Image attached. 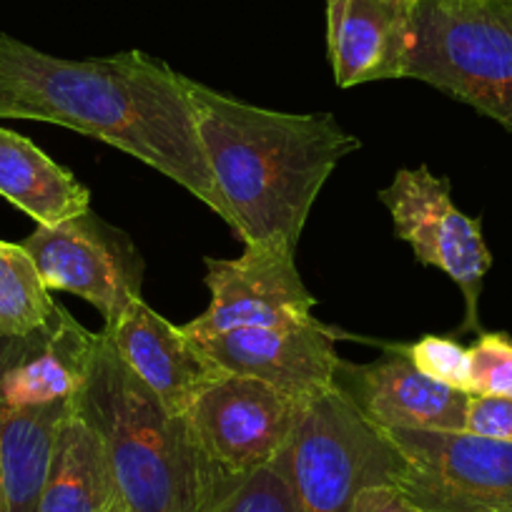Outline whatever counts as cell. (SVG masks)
Here are the masks:
<instances>
[{"label": "cell", "instance_id": "cell-1", "mask_svg": "<svg viewBox=\"0 0 512 512\" xmlns=\"http://www.w3.org/2000/svg\"><path fill=\"white\" fill-rule=\"evenodd\" d=\"M189 81L144 51L71 61L0 33V118L56 123L106 141L229 224L201 149Z\"/></svg>", "mask_w": 512, "mask_h": 512}, {"label": "cell", "instance_id": "cell-2", "mask_svg": "<svg viewBox=\"0 0 512 512\" xmlns=\"http://www.w3.org/2000/svg\"><path fill=\"white\" fill-rule=\"evenodd\" d=\"M196 131L241 244L297 249L319 191L362 141L332 113H284L189 81Z\"/></svg>", "mask_w": 512, "mask_h": 512}, {"label": "cell", "instance_id": "cell-3", "mask_svg": "<svg viewBox=\"0 0 512 512\" xmlns=\"http://www.w3.org/2000/svg\"><path fill=\"white\" fill-rule=\"evenodd\" d=\"M76 412L101 437L126 512H206L239 477L211 460L189 415H171L103 332Z\"/></svg>", "mask_w": 512, "mask_h": 512}, {"label": "cell", "instance_id": "cell-4", "mask_svg": "<svg viewBox=\"0 0 512 512\" xmlns=\"http://www.w3.org/2000/svg\"><path fill=\"white\" fill-rule=\"evenodd\" d=\"M512 134V0H417L407 76Z\"/></svg>", "mask_w": 512, "mask_h": 512}, {"label": "cell", "instance_id": "cell-5", "mask_svg": "<svg viewBox=\"0 0 512 512\" xmlns=\"http://www.w3.org/2000/svg\"><path fill=\"white\" fill-rule=\"evenodd\" d=\"M272 465L287 477L297 512H352L359 492L395 482L402 455L382 427L332 390L304 407L292 440Z\"/></svg>", "mask_w": 512, "mask_h": 512}, {"label": "cell", "instance_id": "cell-6", "mask_svg": "<svg viewBox=\"0 0 512 512\" xmlns=\"http://www.w3.org/2000/svg\"><path fill=\"white\" fill-rule=\"evenodd\" d=\"M402 467L392 485L422 512H512V445L472 432L384 430Z\"/></svg>", "mask_w": 512, "mask_h": 512}, {"label": "cell", "instance_id": "cell-7", "mask_svg": "<svg viewBox=\"0 0 512 512\" xmlns=\"http://www.w3.org/2000/svg\"><path fill=\"white\" fill-rule=\"evenodd\" d=\"M395 224L397 239L412 246L425 267L445 272L465 299L462 332L480 334V294L492 254L482 236V221L460 211L452 201L450 179L427 166L400 169L387 189L379 191Z\"/></svg>", "mask_w": 512, "mask_h": 512}, {"label": "cell", "instance_id": "cell-8", "mask_svg": "<svg viewBox=\"0 0 512 512\" xmlns=\"http://www.w3.org/2000/svg\"><path fill=\"white\" fill-rule=\"evenodd\" d=\"M51 292H71L101 312L103 327L116 322L144 284V259L123 231L91 209L56 226H36L21 241Z\"/></svg>", "mask_w": 512, "mask_h": 512}, {"label": "cell", "instance_id": "cell-9", "mask_svg": "<svg viewBox=\"0 0 512 512\" xmlns=\"http://www.w3.org/2000/svg\"><path fill=\"white\" fill-rule=\"evenodd\" d=\"M211 302L204 314L184 324L194 339H211L234 329L294 327L312 317L317 299L302 282L297 249L284 241L244 246L236 259H206Z\"/></svg>", "mask_w": 512, "mask_h": 512}, {"label": "cell", "instance_id": "cell-10", "mask_svg": "<svg viewBox=\"0 0 512 512\" xmlns=\"http://www.w3.org/2000/svg\"><path fill=\"white\" fill-rule=\"evenodd\" d=\"M304 407L254 377L226 374L189 410L201 447L231 475L272 465L289 445Z\"/></svg>", "mask_w": 512, "mask_h": 512}, {"label": "cell", "instance_id": "cell-11", "mask_svg": "<svg viewBox=\"0 0 512 512\" xmlns=\"http://www.w3.org/2000/svg\"><path fill=\"white\" fill-rule=\"evenodd\" d=\"M339 332L317 317L294 327H249L196 339L226 374L254 377L297 405L309 407L329 395L342 357Z\"/></svg>", "mask_w": 512, "mask_h": 512}, {"label": "cell", "instance_id": "cell-12", "mask_svg": "<svg viewBox=\"0 0 512 512\" xmlns=\"http://www.w3.org/2000/svg\"><path fill=\"white\" fill-rule=\"evenodd\" d=\"M369 364L339 362L334 387L382 430H465L470 395L425 377L397 344Z\"/></svg>", "mask_w": 512, "mask_h": 512}, {"label": "cell", "instance_id": "cell-13", "mask_svg": "<svg viewBox=\"0 0 512 512\" xmlns=\"http://www.w3.org/2000/svg\"><path fill=\"white\" fill-rule=\"evenodd\" d=\"M96 347L98 334L61 304L41 327L0 337V412L76 402Z\"/></svg>", "mask_w": 512, "mask_h": 512}, {"label": "cell", "instance_id": "cell-14", "mask_svg": "<svg viewBox=\"0 0 512 512\" xmlns=\"http://www.w3.org/2000/svg\"><path fill=\"white\" fill-rule=\"evenodd\" d=\"M103 337L171 415H189L194 402L226 377L184 327L171 324L144 299L103 327Z\"/></svg>", "mask_w": 512, "mask_h": 512}, {"label": "cell", "instance_id": "cell-15", "mask_svg": "<svg viewBox=\"0 0 512 512\" xmlns=\"http://www.w3.org/2000/svg\"><path fill=\"white\" fill-rule=\"evenodd\" d=\"M417 0H327V51L339 88L405 78Z\"/></svg>", "mask_w": 512, "mask_h": 512}, {"label": "cell", "instance_id": "cell-16", "mask_svg": "<svg viewBox=\"0 0 512 512\" xmlns=\"http://www.w3.org/2000/svg\"><path fill=\"white\" fill-rule=\"evenodd\" d=\"M38 512H126L106 447L76 410L58 430Z\"/></svg>", "mask_w": 512, "mask_h": 512}, {"label": "cell", "instance_id": "cell-17", "mask_svg": "<svg viewBox=\"0 0 512 512\" xmlns=\"http://www.w3.org/2000/svg\"><path fill=\"white\" fill-rule=\"evenodd\" d=\"M0 196L36 226H56L91 209V191L26 136L0 128Z\"/></svg>", "mask_w": 512, "mask_h": 512}, {"label": "cell", "instance_id": "cell-18", "mask_svg": "<svg viewBox=\"0 0 512 512\" xmlns=\"http://www.w3.org/2000/svg\"><path fill=\"white\" fill-rule=\"evenodd\" d=\"M76 402L0 412V460L6 512H38L53 447Z\"/></svg>", "mask_w": 512, "mask_h": 512}, {"label": "cell", "instance_id": "cell-19", "mask_svg": "<svg viewBox=\"0 0 512 512\" xmlns=\"http://www.w3.org/2000/svg\"><path fill=\"white\" fill-rule=\"evenodd\" d=\"M58 302L43 284L36 264L21 244L0 241V337H16L41 327Z\"/></svg>", "mask_w": 512, "mask_h": 512}, {"label": "cell", "instance_id": "cell-20", "mask_svg": "<svg viewBox=\"0 0 512 512\" xmlns=\"http://www.w3.org/2000/svg\"><path fill=\"white\" fill-rule=\"evenodd\" d=\"M206 512H297L294 492L277 465L239 475Z\"/></svg>", "mask_w": 512, "mask_h": 512}, {"label": "cell", "instance_id": "cell-21", "mask_svg": "<svg viewBox=\"0 0 512 512\" xmlns=\"http://www.w3.org/2000/svg\"><path fill=\"white\" fill-rule=\"evenodd\" d=\"M397 349L405 352L407 357H410V362L415 364L425 377L472 395L470 349L462 347L457 339L425 334V337L417 339V342L412 344H397Z\"/></svg>", "mask_w": 512, "mask_h": 512}, {"label": "cell", "instance_id": "cell-22", "mask_svg": "<svg viewBox=\"0 0 512 512\" xmlns=\"http://www.w3.org/2000/svg\"><path fill=\"white\" fill-rule=\"evenodd\" d=\"M472 395L512 397V337L507 332H480L472 342Z\"/></svg>", "mask_w": 512, "mask_h": 512}, {"label": "cell", "instance_id": "cell-23", "mask_svg": "<svg viewBox=\"0 0 512 512\" xmlns=\"http://www.w3.org/2000/svg\"><path fill=\"white\" fill-rule=\"evenodd\" d=\"M465 430L512 445V397L470 395Z\"/></svg>", "mask_w": 512, "mask_h": 512}, {"label": "cell", "instance_id": "cell-24", "mask_svg": "<svg viewBox=\"0 0 512 512\" xmlns=\"http://www.w3.org/2000/svg\"><path fill=\"white\" fill-rule=\"evenodd\" d=\"M352 512H422L395 485H374L359 492Z\"/></svg>", "mask_w": 512, "mask_h": 512}, {"label": "cell", "instance_id": "cell-25", "mask_svg": "<svg viewBox=\"0 0 512 512\" xmlns=\"http://www.w3.org/2000/svg\"><path fill=\"white\" fill-rule=\"evenodd\" d=\"M0 512H6V490H3V460H0Z\"/></svg>", "mask_w": 512, "mask_h": 512}]
</instances>
